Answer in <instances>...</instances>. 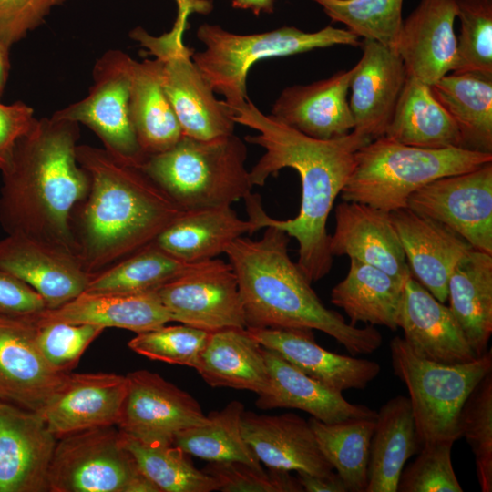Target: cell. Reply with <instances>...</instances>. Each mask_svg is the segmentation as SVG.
Returning <instances> with one entry per match:
<instances>
[{
  "instance_id": "9c48e42d",
  "label": "cell",
  "mask_w": 492,
  "mask_h": 492,
  "mask_svg": "<svg viewBox=\"0 0 492 492\" xmlns=\"http://www.w3.org/2000/svg\"><path fill=\"white\" fill-rule=\"evenodd\" d=\"M190 15L178 10L172 28L159 36L140 26L129 36L160 61L161 85L184 136L206 140L233 134L236 123L231 109L224 100L215 97L192 60L194 50L183 42Z\"/></svg>"
},
{
  "instance_id": "ac0fdd59",
  "label": "cell",
  "mask_w": 492,
  "mask_h": 492,
  "mask_svg": "<svg viewBox=\"0 0 492 492\" xmlns=\"http://www.w3.org/2000/svg\"><path fill=\"white\" fill-rule=\"evenodd\" d=\"M362 56L350 82L353 131L370 140L384 137L407 79L397 52L374 40L361 42Z\"/></svg>"
},
{
  "instance_id": "f546056e",
  "label": "cell",
  "mask_w": 492,
  "mask_h": 492,
  "mask_svg": "<svg viewBox=\"0 0 492 492\" xmlns=\"http://www.w3.org/2000/svg\"><path fill=\"white\" fill-rule=\"evenodd\" d=\"M211 387L262 393L269 382L262 346L246 328L210 332L195 367Z\"/></svg>"
},
{
  "instance_id": "c3c4849f",
  "label": "cell",
  "mask_w": 492,
  "mask_h": 492,
  "mask_svg": "<svg viewBox=\"0 0 492 492\" xmlns=\"http://www.w3.org/2000/svg\"><path fill=\"white\" fill-rule=\"evenodd\" d=\"M65 0H0V41L10 47L40 26Z\"/></svg>"
},
{
  "instance_id": "4316f807",
  "label": "cell",
  "mask_w": 492,
  "mask_h": 492,
  "mask_svg": "<svg viewBox=\"0 0 492 492\" xmlns=\"http://www.w3.org/2000/svg\"><path fill=\"white\" fill-rule=\"evenodd\" d=\"M262 353L269 382L255 402L260 409H299L326 424L350 418H376L374 410L348 402L342 393L307 375L278 353L264 347Z\"/></svg>"
},
{
  "instance_id": "8992f818",
  "label": "cell",
  "mask_w": 492,
  "mask_h": 492,
  "mask_svg": "<svg viewBox=\"0 0 492 492\" xmlns=\"http://www.w3.org/2000/svg\"><path fill=\"white\" fill-rule=\"evenodd\" d=\"M246 160V144L234 133L206 140L183 135L140 168L182 210H191L231 206L248 196L254 186Z\"/></svg>"
},
{
  "instance_id": "30bf717a",
  "label": "cell",
  "mask_w": 492,
  "mask_h": 492,
  "mask_svg": "<svg viewBox=\"0 0 492 492\" xmlns=\"http://www.w3.org/2000/svg\"><path fill=\"white\" fill-rule=\"evenodd\" d=\"M48 491L160 492L125 448L115 425L58 438L48 473Z\"/></svg>"
},
{
  "instance_id": "d6986e66",
  "label": "cell",
  "mask_w": 492,
  "mask_h": 492,
  "mask_svg": "<svg viewBox=\"0 0 492 492\" xmlns=\"http://www.w3.org/2000/svg\"><path fill=\"white\" fill-rule=\"evenodd\" d=\"M456 0H420L395 45L407 77L429 86L452 72L456 55Z\"/></svg>"
},
{
  "instance_id": "f35d334b",
  "label": "cell",
  "mask_w": 492,
  "mask_h": 492,
  "mask_svg": "<svg viewBox=\"0 0 492 492\" xmlns=\"http://www.w3.org/2000/svg\"><path fill=\"white\" fill-rule=\"evenodd\" d=\"M190 264L176 259L152 242L92 274L85 292L128 294L157 291L180 275Z\"/></svg>"
},
{
  "instance_id": "f6af8a7d",
  "label": "cell",
  "mask_w": 492,
  "mask_h": 492,
  "mask_svg": "<svg viewBox=\"0 0 492 492\" xmlns=\"http://www.w3.org/2000/svg\"><path fill=\"white\" fill-rule=\"evenodd\" d=\"M451 441L424 444L398 481L400 492H462L452 465Z\"/></svg>"
},
{
  "instance_id": "277c9868",
  "label": "cell",
  "mask_w": 492,
  "mask_h": 492,
  "mask_svg": "<svg viewBox=\"0 0 492 492\" xmlns=\"http://www.w3.org/2000/svg\"><path fill=\"white\" fill-rule=\"evenodd\" d=\"M259 240L243 236L226 250L239 286L247 327L318 330L355 354H369L383 338L373 325L358 328L328 309L288 253L290 237L267 226Z\"/></svg>"
},
{
  "instance_id": "ee69618b",
  "label": "cell",
  "mask_w": 492,
  "mask_h": 492,
  "mask_svg": "<svg viewBox=\"0 0 492 492\" xmlns=\"http://www.w3.org/2000/svg\"><path fill=\"white\" fill-rule=\"evenodd\" d=\"M210 332L187 324L166 326L137 333L128 346L151 360L195 369Z\"/></svg>"
},
{
  "instance_id": "4dcf8cb0",
  "label": "cell",
  "mask_w": 492,
  "mask_h": 492,
  "mask_svg": "<svg viewBox=\"0 0 492 492\" xmlns=\"http://www.w3.org/2000/svg\"><path fill=\"white\" fill-rule=\"evenodd\" d=\"M421 448L409 398H391L376 415L365 492H396L405 462Z\"/></svg>"
},
{
  "instance_id": "bcb514c9",
  "label": "cell",
  "mask_w": 492,
  "mask_h": 492,
  "mask_svg": "<svg viewBox=\"0 0 492 492\" xmlns=\"http://www.w3.org/2000/svg\"><path fill=\"white\" fill-rule=\"evenodd\" d=\"M202 471L212 477L222 492H303L290 471L254 468L239 461L210 462Z\"/></svg>"
},
{
  "instance_id": "60d3db41",
  "label": "cell",
  "mask_w": 492,
  "mask_h": 492,
  "mask_svg": "<svg viewBox=\"0 0 492 492\" xmlns=\"http://www.w3.org/2000/svg\"><path fill=\"white\" fill-rule=\"evenodd\" d=\"M332 21L364 39L395 47L403 25L404 0H312Z\"/></svg>"
},
{
  "instance_id": "816d5d0a",
  "label": "cell",
  "mask_w": 492,
  "mask_h": 492,
  "mask_svg": "<svg viewBox=\"0 0 492 492\" xmlns=\"http://www.w3.org/2000/svg\"><path fill=\"white\" fill-rule=\"evenodd\" d=\"M296 477L303 491L306 492H348V488L342 477L334 472L327 476L297 472Z\"/></svg>"
},
{
  "instance_id": "9a60e30c",
  "label": "cell",
  "mask_w": 492,
  "mask_h": 492,
  "mask_svg": "<svg viewBox=\"0 0 492 492\" xmlns=\"http://www.w3.org/2000/svg\"><path fill=\"white\" fill-rule=\"evenodd\" d=\"M37 325L0 316V401L41 413L64 387L69 373L55 370L36 343Z\"/></svg>"
},
{
  "instance_id": "836d02e7",
  "label": "cell",
  "mask_w": 492,
  "mask_h": 492,
  "mask_svg": "<svg viewBox=\"0 0 492 492\" xmlns=\"http://www.w3.org/2000/svg\"><path fill=\"white\" fill-rule=\"evenodd\" d=\"M405 283L374 266L350 259L347 275L333 288L331 302L344 311L352 325L364 323L396 331Z\"/></svg>"
},
{
  "instance_id": "db71d44e",
  "label": "cell",
  "mask_w": 492,
  "mask_h": 492,
  "mask_svg": "<svg viewBox=\"0 0 492 492\" xmlns=\"http://www.w3.org/2000/svg\"><path fill=\"white\" fill-rule=\"evenodd\" d=\"M178 10L186 11L189 14H209L213 8L212 0H175Z\"/></svg>"
},
{
  "instance_id": "d590c367",
  "label": "cell",
  "mask_w": 492,
  "mask_h": 492,
  "mask_svg": "<svg viewBox=\"0 0 492 492\" xmlns=\"http://www.w3.org/2000/svg\"><path fill=\"white\" fill-rule=\"evenodd\" d=\"M430 87L455 122L461 148L492 153V78L452 73Z\"/></svg>"
},
{
  "instance_id": "5b68a950",
  "label": "cell",
  "mask_w": 492,
  "mask_h": 492,
  "mask_svg": "<svg viewBox=\"0 0 492 492\" xmlns=\"http://www.w3.org/2000/svg\"><path fill=\"white\" fill-rule=\"evenodd\" d=\"M488 162H492V153L418 148L381 137L355 152L354 169L340 195L344 201L391 212L406 208L408 198L433 180Z\"/></svg>"
},
{
  "instance_id": "ffe728a7",
  "label": "cell",
  "mask_w": 492,
  "mask_h": 492,
  "mask_svg": "<svg viewBox=\"0 0 492 492\" xmlns=\"http://www.w3.org/2000/svg\"><path fill=\"white\" fill-rule=\"evenodd\" d=\"M329 249L333 257L348 256L403 282L412 276L390 212L366 204L343 200L336 206Z\"/></svg>"
},
{
  "instance_id": "f1b7e54d",
  "label": "cell",
  "mask_w": 492,
  "mask_h": 492,
  "mask_svg": "<svg viewBox=\"0 0 492 492\" xmlns=\"http://www.w3.org/2000/svg\"><path fill=\"white\" fill-rule=\"evenodd\" d=\"M255 231L231 206L182 210L153 241L176 259L195 263L225 253L239 237Z\"/></svg>"
},
{
  "instance_id": "44dd1931",
  "label": "cell",
  "mask_w": 492,
  "mask_h": 492,
  "mask_svg": "<svg viewBox=\"0 0 492 492\" xmlns=\"http://www.w3.org/2000/svg\"><path fill=\"white\" fill-rule=\"evenodd\" d=\"M404 340L418 357L446 364L477 357L449 306L412 276L405 282L398 315Z\"/></svg>"
},
{
  "instance_id": "2e32d148",
  "label": "cell",
  "mask_w": 492,
  "mask_h": 492,
  "mask_svg": "<svg viewBox=\"0 0 492 492\" xmlns=\"http://www.w3.org/2000/svg\"><path fill=\"white\" fill-rule=\"evenodd\" d=\"M57 439L39 413L0 401V492H49Z\"/></svg>"
},
{
  "instance_id": "f5cc1de1",
  "label": "cell",
  "mask_w": 492,
  "mask_h": 492,
  "mask_svg": "<svg viewBox=\"0 0 492 492\" xmlns=\"http://www.w3.org/2000/svg\"><path fill=\"white\" fill-rule=\"evenodd\" d=\"M233 8L251 10L255 15L274 11V0H231Z\"/></svg>"
},
{
  "instance_id": "7bdbcfd3",
  "label": "cell",
  "mask_w": 492,
  "mask_h": 492,
  "mask_svg": "<svg viewBox=\"0 0 492 492\" xmlns=\"http://www.w3.org/2000/svg\"><path fill=\"white\" fill-rule=\"evenodd\" d=\"M460 437L475 456L482 492L492 491V371L476 385L465 401L458 418Z\"/></svg>"
},
{
  "instance_id": "1f68e13d",
  "label": "cell",
  "mask_w": 492,
  "mask_h": 492,
  "mask_svg": "<svg viewBox=\"0 0 492 492\" xmlns=\"http://www.w3.org/2000/svg\"><path fill=\"white\" fill-rule=\"evenodd\" d=\"M447 300L475 354L482 355L492 333V254L473 249L456 263Z\"/></svg>"
},
{
  "instance_id": "7c38bea8",
  "label": "cell",
  "mask_w": 492,
  "mask_h": 492,
  "mask_svg": "<svg viewBox=\"0 0 492 492\" xmlns=\"http://www.w3.org/2000/svg\"><path fill=\"white\" fill-rule=\"evenodd\" d=\"M157 292L173 322L207 332L246 328L238 281L228 261L191 263Z\"/></svg>"
},
{
  "instance_id": "603a6c76",
  "label": "cell",
  "mask_w": 492,
  "mask_h": 492,
  "mask_svg": "<svg viewBox=\"0 0 492 492\" xmlns=\"http://www.w3.org/2000/svg\"><path fill=\"white\" fill-rule=\"evenodd\" d=\"M127 377L112 373H69L61 391L40 413L57 437L79 431L117 426Z\"/></svg>"
},
{
  "instance_id": "8d00e7d4",
  "label": "cell",
  "mask_w": 492,
  "mask_h": 492,
  "mask_svg": "<svg viewBox=\"0 0 492 492\" xmlns=\"http://www.w3.org/2000/svg\"><path fill=\"white\" fill-rule=\"evenodd\" d=\"M309 424L321 451L342 477L348 492H365L375 418H350L326 424L311 417Z\"/></svg>"
},
{
  "instance_id": "3957f363",
  "label": "cell",
  "mask_w": 492,
  "mask_h": 492,
  "mask_svg": "<svg viewBox=\"0 0 492 492\" xmlns=\"http://www.w3.org/2000/svg\"><path fill=\"white\" fill-rule=\"evenodd\" d=\"M76 155L90 184L73 232L77 255L94 274L152 243L182 210L140 167L89 145H77Z\"/></svg>"
},
{
  "instance_id": "cb8c5ba5",
  "label": "cell",
  "mask_w": 492,
  "mask_h": 492,
  "mask_svg": "<svg viewBox=\"0 0 492 492\" xmlns=\"http://www.w3.org/2000/svg\"><path fill=\"white\" fill-rule=\"evenodd\" d=\"M241 431L258 460L268 468L315 476L333 472L309 421L296 414L271 415L244 411Z\"/></svg>"
},
{
  "instance_id": "e0dca14e",
  "label": "cell",
  "mask_w": 492,
  "mask_h": 492,
  "mask_svg": "<svg viewBox=\"0 0 492 492\" xmlns=\"http://www.w3.org/2000/svg\"><path fill=\"white\" fill-rule=\"evenodd\" d=\"M0 269L30 285L48 309L85 292L92 276L77 254L24 234H6L0 240Z\"/></svg>"
},
{
  "instance_id": "8fae6325",
  "label": "cell",
  "mask_w": 492,
  "mask_h": 492,
  "mask_svg": "<svg viewBox=\"0 0 492 492\" xmlns=\"http://www.w3.org/2000/svg\"><path fill=\"white\" fill-rule=\"evenodd\" d=\"M133 61L121 50L107 51L95 64L88 95L56 111L52 117L82 123L119 160L140 167L146 159L129 110Z\"/></svg>"
},
{
  "instance_id": "d6a6232c",
  "label": "cell",
  "mask_w": 492,
  "mask_h": 492,
  "mask_svg": "<svg viewBox=\"0 0 492 492\" xmlns=\"http://www.w3.org/2000/svg\"><path fill=\"white\" fill-rule=\"evenodd\" d=\"M160 61L145 58L132 66L129 110L146 157L166 151L183 136L177 116L163 90Z\"/></svg>"
},
{
  "instance_id": "d4e9b609",
  "label": "cell",
  "mask_w": 492,
  "mask_h": 492,
  "mask_svg": "<svg viewBox=\"0 0 492 492\" xmlns=\"http://www.w3.org/2000/svg\"><path fill=\"white\" fill-rule=\"evenodd\" d=\"M354 67L328 78L284 88L271 114L298 131L318 139L343 137L354 129L349 87Z\"/></svg>"
},
{
  "instance_id": "ba28073f",
  "label": "cell",
  "mask_w": 492,
  "mask_h": 492,
  "mask_svg": "<svg viewBox=\"0 0 492 492\" xmlns=\"http://www.w3.org/2000/svg\"><path fill=\"white\" fill-rule=\"evenodd\" d=\"M394 374L409 393L415 424L422 446L436 441L455 443L460 437L461 408L482 378L492 371V352L456 364H440L415 355L404 338L390 343Z\"/></svg>"
},
{
  "instance_id": "681fc988",
  "label": "cell",
  "mask_w": 492,
  "mask_h": 492,
  "mask_svg": "<svg viewBox=\"0 0 492 492\" xmlns=\"http://www.w3.org/2000/svg\"><path fill=\"white\" fill-rule=\"evenodd\" d=\"M46 309L42 296L14 274L0 269V316L30 319Z\"/></svg>"
},
{
  "instance_id": "4fadbf2b",
  "label": "cell",
  "mask_w": 492,
  "mask_h": 492,
  "mask_svg": "<svg viewBox=\"0 0 492 492\" xmlns=\"http://www.w3.org/2000/svg\"><path fill=\"white\" fill-rule=\"evenodd\" d=\"M406 208L447 226L474 249L492 254V162L433 180L408 198Z\"/></svg>"
},
{
  "instance_id": "6da1fadb",
  "label": "cell",
  "mask_w": 492,
  "mask_h": 492,
  "mask_svg": "<svg viewBox=\"0 0 492 492\" xmlns=\"http://www.w3.org/2000/svg\"><path fill=\"white\" fill-rule=\"evenodd\" d=\"M231 109L235 123L258 132L244 140L265 149L250 170L252 185L263 186L270 176L284 168L295 169L302 185L296 217L271 218L260 195L251 192L243 199L248 220L255 232L274 226L294 238L299 246L297 265L311 283L321 280L333 265L326 229L329 214L354 169L355 152L371 140L353 130L332 139L309 137L265 115L249 98Z\"/></svg>"
},
{
  "instance_id": "ab89813d",
  "label": "cell",
  "mask_w": 492,
  "mask_h": 492,
  "mask_svg": "<svg viewBox=\"0 0 492 492\" xmlns=\"http://www.w3.org/2000/svg\"><path fill=\"white\" fill-rule=\"evenodd\" d=\"M121 442L132 455L141 472L160 492H211L216 480L197 469L178 446L146 443L120 431Z\"/></svg>"
},
{
  "instance_id": "7a4b0ae2",
  "label": "cell",
  "mask_w": 492,
  "mask_h": 492,
  "mask_svg": "<svg viewBox=\"0 0 492 492\" xmlns=\"http://www.w3.org/2000/svg\"><path fill=\"white\" fill-rule=\"evenodd\" d=\"M78 138L77 122L51 116L36 118L16 141L1 170L0 224L6 234L31 236L77 254L73 215L90 184L77 159Z\"/></svg>"
},
{
  "instance_id": "b9f144b4",
  "label": "cell",
  "mask_w": 492,
  "mask_h": 492,
  "mask_svg": "<svg viewBox=\"0 0 492 492\" xmlns=\"http://www.w3.org/2000/svg\"><path fill=\"white\" fill-rule=\"evenodd\" d=\"M460 34L452 73L492 78V0H456Z\"/></svg>"
},
{
  "instance_id": "74e56055",
  "label": "cell",
  "mask_w": 492,
  "mask_h": 492,
  "mask_svg": "<svg viewBox=\"0 0 492 492\" xmlns=\"http://www.w3.org/2000/svg\"><path fill=\"white\" fill-rule=\"evenodd\" d=\"M242 403L231 401L208 415V423L180 431L174 445L190 456L209 462L239 461L263 469L241 431Z\"/></svg>"
},
{
  "instance_id": "7dc6e473",
  "label": "cell",
  "mask_w": 492,
  "mask_h": 492,
  "mask_svg": "<svg viewBox=\"0 0 492 492\" xmlns=\"http://www.w3.org/2000/svg\"><path fill=\"white\" fill-rule=\"evenodd\" d=\"M104 330L92 324L48 323L37 326L36 343L55 370L70 373L88 345Z\"/></svg>"
},
{
  "instance_id": "52a82bcc",
  "label": "cell",
  "mask_w": 492,
  "mask_h": 492,
  "mask_svg": "<svg viewBox=\"0 0 492 492\" xmlns=\"http://www.w3.org/2000/svg\"><path fill=\"white\" fill-rule=\"evenodd\" d=\"M196 36L205 49L193 52L192 60L214 93L224 97L230 108L249 98L248 73L260 60L338 45H361L360 37L350 30L332 26L316 32L282 26L263 33L240 35L219 25L203 23L198 27Z\"/></svg>"
},
{
  "instance_id": "5bb4252c",
  "label": "cell",
  "mask_w": 492,
  "mask_h": 492,
  "mask_svg": "<svg viewBox=\"0 0 492 492\" xmlns=\"http://www.w3.org/2000/svg\"><path fill=\"white\" fill-rule=\"evenodd\" d=\"M128 387L117 427L146 443L171 445L176 435L208 423V415L189 393L157 373L137 370Z\"/></svg>"
},
{
  "instance_id": "11a10c76",
  "label": "cell",
  "mask_w": 492,
  "mask_h": 492,
  "mask_svg": "<svg viewBox=\"0 0 492 492\" xmlns=\"http://www.w3.org/2000/svg\"><path fill=\"white\" fill-rule=\"evenodd\" d=\"M10 70L9 49L0 41V97L7 82Z\"/></svg>"
},
{
  "instance_id": "e575fe53",
  "label": "cell",
  "mask_w": 492,
  "mask_h": 492,
  "mask_svg": "<svg viewBox=\"0 0 492 492\" xmlns=\"http://www.w3.org/2000/svg\"><path fill=\"white\" fill-rule=\"evenodd\" d=\"M384 137L425 149L461 148L458 129L430 86L408 77Z\"/></svg>"
},
{
  "instance_id": "83f0119b",
  "label": "cell",
  "mask_w": 492,
  "mask_h": 492,
  "mask_svg": "<svg viewBox=\"0 0 492 492\" xmlns=\"http://www.w3.org/2000/svg\"><path fill=\"white\" fill-rule=\"evenodd\" d=\"M29 320L37 326L54 323L92 324L136 333L172 322L157 291L128 294L83 292L63 305L46 308Z\"/></svg>"
},
{
  "instance_id": "484cf974",
  "label": "cell",
  "mask_w": 492,
  "mask_h": 492,
  "mask_svg": "<svg viewBox=\"0 0 492 492\" xmlns=\"http://www.w3.org/2000/svg\"><path fill=\"white\" fill-rule=\"evenodd\" d=\"M246 329L262 347L278 353L307 375L340 393L365 388L381 371L374 361L338 354L318 345L313 330Z\"/></svg>"
},
{
  "instance_id": "f907efd6",
  "label": "cell",
  "mask_w": 492,
  "mask_h": 492,
  "mask_svg": "<svg viewBox=\"0 0 492 492\" xmlns=\"http://www.w3.org/2000/svg\"><path fill=\"white\" fill-rule=\"evenodd\" d=\"M35 120L34 109L28 105L21 101L0 103V171L7 164L16 141Z\"/></svg>"
},
{
  "instance_id": "7402d4cb",
  "label": "cell",
  "mask_w": 492,
  "mask_h": 492,
  "mask_svg": "<svg viewBox=\"0 0 492 492\" xmlns=\"http://www.w3.org/2000/svg\"><path fill=\"white\" fill-rule=\"evenodd\" d=\"M390 217L412 277L445 303L452 271L474 248L447 226L408 208L391 211Z\"/></svg>"
}]
</instances>
